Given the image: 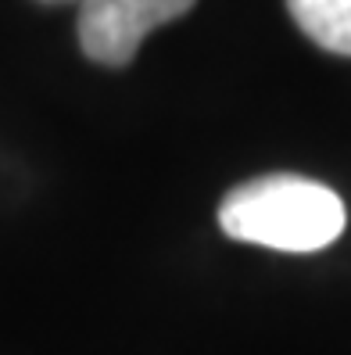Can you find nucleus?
I'll list each match as a JSON object with an SVG mask.
<instances>
[{"label":"nucleus","instance_id":"obj_3","mask_svg":"<svg viewBox=\"0 0 351 355\" xmlns=\"http://www.w3.org/2000/svg\"><path fill=\"white\" fill-rule=\"evenodd\" d=\"M287 8L312 44L351 58V0H287Z\"/></svg>","mask_w":351,"mask_h":355},{"label":"nucleus","instance_id":"obj_2","mask_svg":"<svg viewBox=\"0 0 351 355\" xmlns=\"http://www.w3.org/2000/svg\"><path fill=\"white\" fill-rule=\"evenodd\" d=\"M197 0H82L79 47L90 61L122 69L136 58L151 29L183 18Z\"/></svg>","mask_w":351,"mask_h":355},{"label":"nucleus","instance_id":"obj_4","mask_svg":"<svg viewBox=\"0 0 351 355\" xmlns=\"http://www.w3.org/2000/svg\"><path fill=\"white\" fill-rule=\"evenodd\" d=\"M39 4H72V0H39ZM75 4H82V0H75Z\"/></svg>","mask_w":351,"mask_h":355},{"label":"nucleus","instance_id":"obj_1","mask_svg":"<svg viewBox=\"0 0 351 355\" xmlns=\"http://www.w3.org/2000/svg\"><path fill=\"white\" fill-rule=\"evenodd\" d=\"M344 201L326 183L294 173L255 176L233 187L219 205L226 237L276 252H319L344 234Z\"/></svg>","mask_w":351,"mask_h":355}]
</instances>
